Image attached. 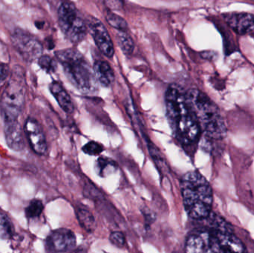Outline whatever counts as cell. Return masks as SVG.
<instances>
[{"mask_svg":"<svg viewBox=\"0 0 254 253\" xmlns=\"http://www.w3.org/2000/svg\"><path fill=\"white\" fill-rule=\"evenodd\" d=\"M104 1L105 4L108 6V7L114 9V10L120 9L123 5L122 0H104Z\"/></svg>","mask_w":254,"mask_h":253,"instance_id":"cell-25","label":"cell"},{"mask_svg":"<svg viewBox=\"0 0 254 253\" xmlns=\"http://www.w3.org/2000/svg\"><path fill=\"white\" fill-rule=\"evenodd\" d=\"M75 212L80 226L88 233H92L96 228V221L90 209L85 205L79 203L75 206Z\"/></svg>","mask_w":254,"mask_h":253,"instance_id":"cell-16","label":"cell"},{"mask_svg":"<svg viewBox=\"0 0 254 253\" xmlns=\"http://www.w3.org/2000/svg\"><path fill=\"white\" fill-rule=\"evenodd\" d=\"M106 19L113 28H116L118 31H127L128 29V25L126 21L122 16L116 13L107 12L106 14Z\"/></svg>","mask_w":254,"mask_h":253,"instance_id":"cell-21","label":"cell"},{"mask_svg":"<svg viewBox=\"0 0 254 253\" xmlns=\"http://www.w3.org/2000/svg\"><path fill=\"white\" fill-rule=\"evenodd\" d=\"M55 54L73 86L83 93L96 90L98 82L94 69L81 53L75 49H68L58 51Z\"/></svg>","mask_w":254,"mask_h":253,"instance_id":"cell-5","label":"cell"},{"mask_svg":"<svg viewBox=\"0 0 254 253\" xmlns=\"http://www.w3.org/2000/svg\"><path fill=\"white\" fill-rule=\"evenodd\" d=\"M43 209H44V205L42 201L39 199H33L28 206L25 208V216L29 220L35 219L41 215Z\"/></svg>","mask_w":254,"mask_h":253,"instance_id":"cell-20","label":"cell"},{"mask_svg":"<svg viewBox=\"0 0 254 253\" xmlns=\"http://www.w3.org/2000/svg\"><path fill=\"white\" fill-rule=\"evenodd\" d=\"M83 152L89 155L97 156L99 155L101 152L104 150V147H103L99 143L95 142V141H90L87 143L86 145L83 146Z\"/></svg>","mask_w":254,"mask_h":253,"instance_id":"cell-23","label":"cell"},{"mask_svg":"<svg viewBox=\"0 0 254 253\" xmlns=\"http://www.w3.org/2000/svg\"><path fill=\"white\" fill-rule=\"evenodd\" d=\"M97 173L101 177H107V175L114 173L117 169V164L113 160L107 157H99L95 164Z\"/></svg>","mask_w":254,"mask_h":253,"instance_id":"cell-17","label":"cell"},{"mask_svg":"<svg viewBox=\"0 0 254 253\" xmlns=\"http://www.w3.org/2000/svg\"><path fill=\"white\" fill-rule=\"evenodd\" d=\"M35 25L39 29H42L43 26H44V22H41V21H37V22H35Z\"/></svg>","mask_w":254,"mask_h":253,"instance_id":"cell-27","label":"cell"},{"mask_svg":"<svg viewBox=\"0 0 254 253\" xmlns=\"http://www.w3.org/2000/svg\"><path fill=\"white\" fill-rule=\"evenodd\" d=\"M4 137L9 148L20 152L25 148L23 131L18 120H4Z\"/></svg>","mask_w":254,"mask_h":253,"instance_id":"cell-12","label":"cell"},{"mask_svg":"<svg viewBox=\"0 0 254 253\" xmlns=\"http://www.w3.org/2000/svg\"><path fill=\"white\" fill-rule=\"evenodd\" d=\"M14 227L10 218L0 212V239L8 240L14 236Z\"/></svg>","mask_w":254,"mask_h":253,"instance_id":"cell-18","label":"cell"},{"mask_svg":"<svg viewBox=\"0 0 254 253\" xmlns=\"http://www.w3.org/2000/svg\"><path fill=\"white\" fill-rule=\"evenodd\" d=\"M225 22L233 31L240 35L248 34L254 30V15L248 13H227Z\"/></svg>","mask_w":254,"mask_h":253,"instance_id":"cell-13","label":"cell"},{"mask_svg":"<svg viewBox=\"0 0 254 253\" xmlns=\"http://www.w3.org/2000/svg\"><path fill=\"white\" fill-rule=\"evenodd\" d=\"M185 96L196 117L201 131L213 139L225 138L227 134L226 126L216 103L198 89H190L185 92Z\"/></svg>","mask_w":254,"mask_h":253,"instance_id":"cell-4","label":"cell"},{"mask_svg":"<svg viewBox=\"0 0 254 253\" xmlns=\"http://www.w3.org/2000/svg\"><path fill=\"white\" fill-rule=\"evenodd\" d=\"M209 228L194 230L185 244L188 253H243L246 249L243 242L234 235L229 224L219 218H212Z\"/></svg>","mask_w":254,"mask_h":253,"instance_id":"cell-1","label":"cell"},{"mask_svg":"<svg viewBox=\"0 0 254 253\" xmlns=\"http://www.w3.org/2000/svg\"><path fill=\"white\" fill-rule=\"evenodd\" d=\"M58 22L61 31L71 43H80L86 37V22L72 3L64 1L61 4L58 9Z\"/></svg>","mask_w":254,"mask_h":253,"instance_id":"cell-6","label":"cell"},{"mask_svg":"<svg viewBox=\"0 0 254 253\" xmlns=\"http://www.w3.org/2000/svg\"><path fill=\"white\" fill-rule=\"evenodd\" d=\"M38 64L42 69L48 73H54L57 69V62L49 56H40L38 58Z\"/></svg>","mask_w":254,"mask_h":253,"instance_id":"cell-22","label":"cell"},{"mask_svg":"<svg viewBox=\"0 0 254 253\" xmlns=\"http://www.w3.org/2000/svg\"><path fill=\"white\" fill-rule=\"evenodd\" d=\"M15 49L27 61H33L42 56L43 46L34 36L24 30L16 28L11 34Z\"/></svg>","mask_w":254,"mask_h":253,"instance_id":"cell-8","label":"cell"},{"mask_svg":"<svg viewBox=\"0 0 254 253\" xmlns=\"http://www.w3.org/2000/svg\"><path fill=\"white\" fill-rule=\"evenodd\" d=\"M93 69L98 83L104 87H109L114 82V71L106 61L97 60Z\"/></svg>","mask_w":254,"mask_h":253,"instance_id":"cell-15","label":"cell"},{"mask_svg":"<svg viewBox=\"0 0 254 253\" xmlns=\"http://www.w3.org/2000/svg\"><path fill=\"white\" fill-rule=\"evenodd\" d=\"M25 105V88L22 82L10 80L1 94L0 110L4 120H18Z\"/></svg>","mask_w":254,"mask_h":253,"instance_id":"cell-7","label":"cell"},{"mask_svg":"<svg viewBox=\"0 0 254 253\" xmlns=\"http://www.w3.org/2000/svg\"><path fill=\"white\" fill-rule=\"evenodd\" d=\"M8 74V66L4 64H0V83H3L7 79Z\"/></svg>","mask_w":254,"mask_h":253,"instance_id":"cell-26","label":"cell"},{"mask_svg":"<svg viewBox=\"0 0 254 253\" xmlns=\"http://www.w3.org/2000/svg\"><path fill=\"white\" fill-rule=\"evenodd\" d=\"M51 93L58 101L61 108L67 114H72L74 105L71 97L59 82L54 81L49 86Z\"/></svg>","mask_w":254,"mask_h":253,"instance_id":"cell-14","label":"cell"},{"mask_svg":"<svg viewBox=\"0 0 254 253\" xmlns=\"http://www.w3.org/2000/svg\"><path fill=\"white\" fill-rule=\"evenodd\" d=\"M181 193L188 216L203 221L211 213L213 190L207 180L197 171H191L181 180Z\"/></svg>","mask_w":254,"mask_h":253,"instance_id":"cell-3","label":"cell"},{"mask_svg":"<svg viewBox=\"0 0 254 253\" xmlns=\"http://www.w3.org/2000/svg\"><path fill=\"white\" fill-rule=\"evenodd\" d=\"M76 236L68 229L54 230L46 238V251L50 253H66L73 251L76 246Z\"/></svg>","mask_w":254,"mask_h":253,"instance_id":"cell-9","label":"cell"},{"mask_svg":"<svg viewBox=\"0 0 254 253\" xmlns=\"http://www.w3.org/2000/svg\"><path fill=\"white\" fill-rule=\"evenodd\" d=\"M110 242L116 248H123L126 245V239L122 232L116 231L112 233L110 236Z\"/></svg>","mask_w":254,"mask_h":253,"instance_id":"cell-24","label":"cell"},{"mask_svg":"<svg viewBox=\"0 0 254 253\" xmlns=\"http://www.w3.org/2000/svg\"><path fill=\"white\" fill-rule=\"evenodd\" d=\"M89 30L98 49L107 57H113L115 53L114 45L106 27L95 18L89 19Z\"/></svg>","mask_w":254,"mask_h":253,"instance_id":"cell-10","label":"cell"},{"mask_svg":"<svg viewBox=\"0 0 254 253\" xmlns=\"http://www.w3.org/2000/svg\"><path fill=\"white\" fill-rule=\"evenodd\" d=\"M117 40L119 46L125 54L129 55L134 50V42L127 31H119Z\"/></svg>","mask_w":254,"mask_h":253,"instance_id":"cell-19","label":"cell"},{"mask_svg":"<svg viewBox=\"0 0 254 253\" xmlns=\"http://www.w3.org/2000/svg\"><path fill=\"white\" fill-rule=\"evenodd\" d=\"M165 104L167 118L175 138L183 145L195 144L201 129L187 101L185 92L176 85L169 86L166 92Z\"/></svg>","mask_w":254,"mask_h":253,"instance_id":"cell-2","label":"cell"},{"mask_svg":"<svg viewBox=\"0 0 254 253\" xmlns=\"http://www.w3.org/2000/svg\"><path fill=\"white\" fill-rule=\"evenodd\" d=\"M24 132L31 150L39 155L46 154L47 141L40 123L35 119L28 117L25 123Z\"/></svg>","mask_w":254,"mask_h":253,"instance_id":"cell-11","label":"cell"}]
</instances>
